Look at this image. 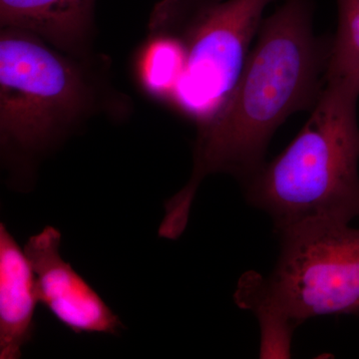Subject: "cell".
<instances>
[{"mask_svg":"<svg viewBox=\"0 0 359 359\" xmlns=\"http://www.w3.org/2000/svg\"><path fill=\"white\" fill-rule=\"evenodd\" d=\"M358 97L353 85L325 79L304 128L245 182L250 204L271 217L278 233L359 219Z\"/></svg>","mask_w":359,"mask_h":359,"instance_id":"7a4b0ae2","label":"cell"},{"mask_svg":"<svg viewBox=\"0 0 359 359\" xmlns=\"http://www.w3.org/2000/svg\"><path fill=\"white\" fill-rule=\"evenodd\" d=\"M278 233L273 273H245L235 294L238 306L259 318L262 341L289 346L294 328L309 318L359 316V229L311 222Z\"/></svg>","mask_w":359,"mask_h":359,"instance_id":"3957f363","label":"cell"},{"mask_svg":"<svg viewBox=\"0 0 359 359\" xmlns=\"http://www.w3.org/2000/svg\"><path fill=\"white\" fill-rule=\"evenodd\" d=\"M339 26L328 51L325 79L359 89V0H337Z\"/></svg>","mask_w":359,"mask_h":359,"instance_id":"9c48e42d","label":"cell"},{"mask_svg":"<svg viewBox=\"0 0 359 359\" xmlns=\"http://www.w3.org/2000/svg\"><path fill=\"white\" fill-rule=\"evenodd\" d=\"M91 90L79 68L32 33L4 28L0 39L2 147L34 154L86 114Z\"/></svg>","mask_w":359,"mask_h":359,"instance_id":"277c9868","label":"cell"},{"mask_svg":"<svg viewBox=\"0 0 359 359\" xmlns=\"http://www.w3.org/2000/svg\"><path fill=\"white\" fill-rule=\"evenodd\" d=\"M271 1L214 0L177 35L185 58L169 99L199 126L214 118L235 88Z\"/></svg>","mask_w":359,"mask_h":359,"instance_id":"5b68a950","label":"cell"},{"mask_svg":"<svg viewBox=\"0 0 359 359\" xmlns=\"http://www.w3.org/2000/svg\"><path fill=\"white\" fill-rule=\"evenodd\" d=\"M60 245L61 233L54 226H46L25 245L40 304L74 334H118L122 321L63 259Z\"/></svg>","mask_w":359,"mask_h":359,"instance_id":"8992f818","label":"cell"},{"mask_svg":"<svg viewBox=\"0 0 359 359\" xmlns=\"http://www.w3.org/2000/svg\"><path fill=\"white\" fill-rule=\"evenodd\" d=\"M141 76L150 91L169 98L183 69L185 49L174 34L158 37L144 52Z\"/></svg>","mask_w":359,"mask_h":359,"instance_id":"30bf717a","label":"cell"},{"mask_svg":"<svg viewBox=\"0 0 359 359\" xmlns=\"http://www.w3.org/2000/svg\"><path fill=\"white\" fill-rule=\"evenodd\" d=\"M93 11L94 0H0L2 27L32 33L72 55L87 50Z\"/></svg>","mask_w":359,"mask_h":359,"instance_id":"ba28073f","label":"cell"},{"mask_svg":"<svg viewBox=\"0 0 359 359\" xmlns=\"http://www.w3.org/2000/svg\"><path fill=\"white\" fill-rule=\"evenodd\" d=\"M313 13L311 0H285L262 23L228 100L199 126L190 181L165 204L168 226L186 228L208 175L228 173L247 182L263 167L276 129L297 111L313 107L330 48L314 35Z\"/></svg>","mask_w":359,"mask_h":359,"instance_id":"6da1fadb","label":"cell"},{"mask_svg":"<svg viewBox=\"0 0 359 359\" xmlns=\"http://www.w3.org/2000/svg\"><path fill=\"white\" fill-rule=\"evenodd\" d=\"M29 259L6 224H0V358H21L32 339L39 304Z\"/></svg>","mask_w":359,"mask_h":359,"instance_id":"52a82bcc","label":"cell"}]
</instances>
